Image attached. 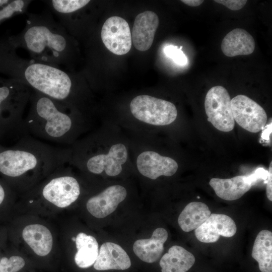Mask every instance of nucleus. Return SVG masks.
<instances>
[{"label": "nucleus", "mask_w": 272, "mask_h": 272, "mask_svg": "<svg viewBox=\"0 0 272 272\" xmlns=\"http://www.w3.org/2000/svg\"><path fill=\"white\" fill-rule=\"evenodd\" d=\"M77 252L75 256L76 264L81 268H87L95 262L99 253L98 244L92 236L79 233L76 238Z\"/></svg>", "instance_id": "obj_24"}, {"label": "nucleus", "mask_w": 272, "mask_h": 272, "mask_svg": "<svg viewBox=\"0 0 272 272\" xmlns=\"http://www.w3.org/2000/svg\"><path fill=\"white\" fill-rule=\"evenodd\" d=\"M0 73L75 109L76 87L72 75L62 69L21 57L8 37L0 38Z\"/></svg>", "instance_id": "obj_1"}, {"label": "nucleus", "mask_w": 272, "mask_h": 272, "mask_svg": "<svg viewBox=\"0 0 272 272\" xmlns=\"http://www.w3.org/2000/svg\"><path fill=\"white\" fill-rule=\"evenodd\" d=\"M159 24L157 15L150 11L138 14L135 18L131 40L138 50H148L151 47Z\"/></svg>", "instance_id": "obj_15"}, {"label": "nucleus", "mask_w": 272, "mask_h": 272, "mask_svg": "<svg viewBox=\"0 0 272 272\" xmlns=\"http://www.w3.org/2000/svg\"><path fill=\"white\" fill-rule=\"evenodd\" d=\"M214 1L233 11L241 9L247 2L245 0H216Z\"/></svg>", "instance_id": "obj_28"}, {"label": "nucleus", "mask_w": 272, "mask_h": 272, "mask_svg": "<svg viewBox=\"0 0 272 272\" xmlns=\"http://www.w3.org/2000/svg\"><path fill=\"white\" fill-rule=\"evenodd\" d=\"M0 261H1V257H0Z\"/></svg>", "instance_id": "obj_33"}, {"label": "nucleus", "mask_w": 272, "mask_h": 272, "mask_svg": "<svg viewBox=\"0 0 272 272\" xmlns=\"http://www.w3.org/2000/svg\"><path fill=\"white\" fill-rule=\"evenodd\" d=\"M231 107L234 120L244 129L256 133L265 126V111L248 97L244 95L235 96L231 100Z\"/></svg>", "instance_id": "obj_10"}, {"label": "nucleus", "mask_w": 272, "mask_h": 272, "mask_svg": "<svg viewBox=\"0 0 272 272\" xmlns=\"http://www.w3.org/2000/svg\"><path fill=\"white\" fill-rule=\"evenodd\" d=\"M252 257L258 263L261 272H272V233L261 230L257 235L252 251Z\"/></svg>", "instance_id": "obj_23"}, {"label": "nucleus", "mask_w": 272, "mask_h": 272, "mask_svg": "<svg viewBox=\"0 0 272 272\" xmlns=\"http://www.w3.org/2000/svg\"><path fill=\"white\" fill-rule=\"evenodd\" d=\"M181 48L182 46L178 48L177 46L168 45L164 48V51L165 55L175 63L180 65H185L187 62V59Z\"/></svg>", "instance_id": "obj_27"}, {"label": "nucleus", "mask_w": 272, "mask_h": 272, "mask_svg": "<svg viewBox=\"0 0 272 272\" xmlns=\"http://www.w3.org/2000/svg\"><path fill=\"white\" fill-rule=\"evenodd\" d=\"M266 192L268 199L270 200H272V162H271L268 170V176L266 182Z\"/></svg>", "instance_id": "obj_29"}, {"label": "nucleus", "mask_w": 272, "mask_h": 272, "mask_svg": "<svg viewBox=\"0 0 272 272\" xmlns=\"http://www.w3.org/2000/svg\"><path fill=\"white\" fill-rule=\"evenodd\" d=\"M101 38L105 46L116 55L128 53L132 44L131 34L127 22L124 19L113 16L104 23Z\"/></svg>", "instance_id": "obj_11"}, {"label": "nucleus", "mask_w": 272, "mask_h": 272, "mask_svg": "<svg viewBox=\"0 0 272 272\" xmlns=\"http://www.w3.org/2000/svg\"><path fill=\"white\" fill-rule=\"evenodd\" d=\"M30 0H0V24L5 20L27 11Z\"/></svg>", "instance_id": "obj_25"}, {"label": "nucleus", "mask_w": 272, "mask_h": 272, "mask_svg": "<svg viewBox=\"0 0 272 272\" xmlns=\"http://www.w3.org/2000/svg\"><path fill=\"white\" fill-rule=\"evenodd\" d=\"M29 103L24 119L28 135L61 146L72 143L78 129L75 109L33 90Z\"/></svg>", "instance_id": "obj_4"}, {"label": "nucleus", "mask_w": 272, "mask_h": 272, "mask_svg": "<svg viewBox=\"0 0 272 272\" xmlns=\"http://www.w3.org/2000/svg\"><path fill=\"white\" fill-rule=\"evenodd\" d=\"M72 240H73V241H75H75H76V238H75V237H72Z\"/></svg>", "instance_id": "obj_32"}, {"label": "nucleus", "mask_w": 272, "mask_h": 272, "mask_svg": "<svg viewBox=\"0 0 272 272\" xmlns=\"http://www.w3.org/2000/svg\"><path fill=\"white\" fill-rule=\"evenodd\" d=\"M9 193L8 188L6 184L0 181V207L3 206L4 203L6 201Z\"/></svg>", "instance_id": "obj_30"}, {"label": "nucleus", "mask_w": 272, "mask_h": 272, "mask_svg": "<svg viewBox=\"0 0 272 272\" xmlns=\"http://www.w3.org/2000/svg\"><path fill=\"white\" fill-rule=\"evenodd\" d=\"M32 90L20 81L0 77V142L15 143L27 133L24 113Z\"/></svg>", "instance_id": "obj_5"}, {"label": "nucleus", "mask_w": 272, "mask_h": 272, "mask_svg": "<svg viewBox=\"0 0 272 272\" xmlns=\"http://www.w3.org/2000/svg\"><path fill=\"white\" fill-rule=\"evenodd\" d=\"M126 189L119 185L110 186L99 194L90 197L86 207L89 212L97 218H103L113 212L118 204L126 197Z\"/></svg>", "instance_id": "obj_14"}, {"label": "nucleus", "mask_w": 272, "mask_h": 272, "mask_svg": "<svg viewBox=\"0 0 272 272\" xmlns=\"http://www.w3.org/2000/svg\"><path fill=\"white\" fill-rule=\"evenodd\" d=\"M27 14L23 30L8 37L11 43L27 50L33 60L61 69L70 67L75 43L68 32L48 9Z\"/></svg>", "instance_id": "obj_2"}, {"label": "nucleus", "mask_w": 272, "mask_h": 272, "mask_svg": "<svg viewBox=\"0 0 272 272\" xmlns=\"http://www.w3.org/2000/svg\"><path fill=\"white\" fill-rule=\"evenodd\" d=\"M71 157L70 149L27 135L11 146L0 145V174L10 183L39 178L66 165Z\"/></svg>", "instance_id": "obj_3"}, {"label": "nucleus", "mask_w": 272, "mask_h": 272, "mask_svg": "<svg viewBox=\"0 0 272 272\" xmlns=\"http://www.w3.org/2000/svg\"><path fill=\"white\" fill-rule=\"evenodd\" d=\"M130 265L128 255L120 246L112 242H105L100 247L94 267L98 270H124Z\"/></svg>", "instance_id": "obj_17"}, {"label": "nucleus", "mask_w": 272, "mask_h": 272, "mask_svg": "<svg viewBox=\"0 0 272 272\" xmlns=\"http://www.w3.org/2000/svg\"><path fill=\"white\" fill-rule=\"evenodd\" d=\"M182 2L184 4L190 6V7H196L200 5L203 1L201 0H182Z\"/></svg>", "instance_id": "obj_31"}, {"label": "nucleus", "mask_w": 272, "mask_h": 272, "mask_svg": "<svg viewBox=\"0 0 272 272\" xmlns=\"http://www.w3.org/2000/svg\"><path fill=\"white\" fill-rule=\"evenodd\" d=\"M85 158H71L69 163L84 165L91 173L100 174L103 171L108 176H114L122 171V165L127 159V151L121 143L112 146L107 154L86 155Z\"/></svg>", "instance_id": "obj_9"}, {"label": "nucleus", "mask_w": 272, "mask_h": 272, "mask_svg": "<svg viewBox=\"0 0 272 272\" xmlns=\"http://www.w3.org/2000/svg\"><path fill=\"white\" fill-rule=\"evenodd\" d=\"M237 231L234 221L230 217L220 214H212L206 221L195 230L196 238L203 243H214L221 236L231 237Z\"/></svg>", "instance_id": "obj_13"}, {"label": "nucleus", "mask_w": 272, "mask_h": 272, "mask_svg": "<svg viewBox=\"0 0 272 272\" xmlns=\"http://www.w3.org/2000/svg\"><path fill=\"white\" fill-rule=\"evenodd\" d=\"M64 166L53 172V176L41 190L42 196L45 200L61 208L67 207L77 200L81 193L78 180L68 174V169Z\"/></svg>", "instance_id": "obj_7"}, {"label": "nucleus", "mask_w": 272, "mask_h": 272, "mask_svg": "<svg viewBox=\"0 0 272 272\" xmlns=\"http://www.w3.org/2000/svg\"><path fill=\"white\" fill-rule=\"evenodd\" d=\"M25 264V260L21 256L14 255L9 258L4 256L1 258L0 272H17Z\"/></svg>", "instance_id": "obj_26"}, {"label": "nucleus", "mask_w": 272, "mask_h": 272, "mask_svg": "<svg viewBox=\"0 0 272 272\" xmlns=\"http://www.w3.org/2000/svg\"><path fill=\"white\" fill-rule=\"evenodd\" d=\"M195 257L181 246L170 247L160 261L162 272H186L193 265Z\"/></svg>", "instance_id": "obj_21"}, {"label": "nucleus", "mask_w": 272, "mask_h": 272, "mask_svg": "<svg viewBox=\"0 0 272 272\" xmlns=\"http://www.w3.org/2000/svg\"><path fill=\"white\" fill-rule=\"evenodd\" d=\"M130 109L138 120L158 126L172 123L177 116V110L173 103L147 95L134 98L130 103Z\"/></svg>", "instance_id": "obj_6"}, {"label": "nucleus", "mask_w": 272, "mask_h": 272, "mask_svg": "<svg viewBox=\"0 0 272 272\" xmlns=\"http://www.w3.org/2000/svg\"><path fill=\"white\" fill-rule=\"evenodd\" d=\"M22 236L25 241L34 252L41 256H46L51 250L53 239L48 228L40 224H32L26 226Z\"/></svg>", "instance_id": "obj_20"}, {"label": "nucleus", "mask_w": 272, "mask_h": 272, "mask_svg": "<svg viewBox=\"0 0 272 272\" xmlns=\"http://www.w3.org/2000/svg\"><path fill=\"white\" fill-rule=\"evenodd\" d=\"M255 49V41L247 31L241 28L235 29L229 32L223 38L221 49L227 56L249 55Z\"/></svg>", "instance_id": "obj_19"}, {"label": "nucleus", "mask_w": 272, "mask_h": 272, "mask_svg": "<svg viewBox=\"0 0 272 272\" xmlns=\"http://www.w3.org/2000/svg\"><path fill=\"white\" fill-rule=\"evenodd\" d=\"M137 166L141 174L153 180L160 176L174 175L178 167L174 159L161 156L154 151H145L141 153L137 160Z\"/></svg>", "instance_id": "obj_12"}, {"label": "nucleus", "mask_w": 272, "mask_h": 272, "mask_svg": "<svg viewBox=\"0 0 272 272\" xmlns=\"http://www.w3.org/2000/svg\"><path fill=\"white\" fill-rule=\"evenodd\" d=\"M167 238V231L164 228H158L154 230L150 239L135 241L133 245V251L143 261L154 262L160 257L164 250V244Z\"/></svg>", "instance_id": "obj_18"}, {"label": "nucleus", "mask_w": 272, "mask_h": 272, "mask_svg": "<svg viewBox=\"0 0 272 272\" xmlns=\"http://www.w3.org/2000/svg\"><path fill=\"white\" fill-rule=\"evenodd\" d=\"M256 183L252 173L229 179L213 178L209 184L218 197L226 200H234L242 197Z\"/></svg>", "instance_id": "obj_16"}, {"label": "nucleus", "mask_w": 272, "mask_h": 272, "mask_svg": "<svg viewBox=\"0 0 272 272\" xmlns=\"http://www.w3.org/2000/svg\"><path fill=\"white\" fill-rule=\"evenodd\" d=\"M205 108L208 120L215 128L223 132L233 130L235 120L231 107V98L224 87L216 86L208 91Z\"/></svg>", "instance_id": "obj_8"}, {"label": "nucleus", "mask_w": 272, "mask_h": 272, "mask_svg": "<svg viewBox=\"0 0 272 272\" xmlns=\"http://www.w3.org/2000/svg\"><path fill=\"white\" fill-rule=\"evenodd\" d=\"M210 215L211 211L205 203L198 201L191 202L180 213L178 223L183 231L189 232L199 227Z\"/></svg>", "instance_id": "obj_22"}]
</instances>
